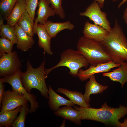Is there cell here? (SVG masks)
<instances>
[{
    "instance_id": "1",
    "label": "cell",
    "mask_w": 127,
    "mask_h": 127,
    "mask_svg": "<svg viewBox=\"0 0 127 127\" xmlns=\"http://www.w3.org/2000/svg\"><path fill=\"white\" fill-rule=\"evenodd\" d=\"M107 103H104L99 108L74 106L75 109L82 113V120L95 121L106 125L120 127L121 123L119 120L127 114V107L120 105L118 108H114L109 106Z\"/></svg>"
},
{
    "instance_id": "2",
    "label": "cell",
    "mask_w": 127,
    "mask_h": 127,
    "mask_svg": "<svg viewBox=\"0 0 127 127\" xmlns=\"http://www.w3.org/2000/svg\"><path fill=\"white\" fill-rule=\"evenodd\" d=\"M101 43L115 64L127 62V39L116 18L113 28Z\"/></svg>"
},
{
    "instance_id": "3",
    "label": "cell",
    "mask_w": 127,
    "mask_h": 127,
    "mask_svg": "<svg viewBox=\"0 0 127 127\" xmlns=\"http://www.w3.org/2000/svg\"><path fill=\"white\" fill-rule=\"evenodd\" d=\"M45 59L39 67L34 68L28 59L25 72H21V79L26 91L30 93L33 88L38 89L44 97L49 98L48 91L45 82Z\"/></svg>"
},
{
    "instance_id": "4",
    "label": "cell",
    "mask_w": 127,
    "mask_h": 127,
    "mask_svg": "<svg viewBox=\"0 0 127 127\" xmlns=\"http://www.w3.org/2000/svg\"><path fill=\"white\" fill-rule=\"evenodd\" d=\"M77 48V51L85 57L91 65L112 61L101 43L84 36L79 38Z\"/></svg>"
},
{
    "instance_id": "5",
    "label": "cell",
    "mask_w": 127,
    "mask_h": 127,
    "mask_svg": "<svg viewBox=\"0 0 127 127\" xmlns=\"http://www.w3.org/2000/svg\"><path fill=\"white\" fill-rule=\"evenodd\" d=\"M89 64L86 59L77 50L68 49L62 52L60 60L56 65L50 68L45 69V77L46 78L52 70L61 66L68 68L70 70L69 74L73 76H77L79 69L83 67L87 68Z\"/></svg>"
},
{
    "instance_id": "6",
    "label": "cell",
    "mask_w": 127,
    "mask_h": 127,
    "mask_svg": "<svg viewBox=\"0 0 127 127\" xmlns=\"http://www.w3.org/2000/svg\"><path fill=\"white\" fill-rule=\"evenodd\" d=\"M21 72L20 69H19L12 75L3 77H2L3 82L4 83L9 84L12 86V90L23 94L26 97L30 104L29 113H33L39 107V103L36 100V96L28 92L23 86L21 79Z\"/></svg>"
},
{
    "instance_id": "7",
    "label": "cell",
    "mask_w": 127,
    "mask_h": 127,
    "mask_svg": "<svg viewBox=\"0 0 127 127\" xmlns=\"http://www.w3.org/2000/svg\"><path fill=\"white\" fill-rule=\"evenodd\" d=\"M0 76L11 75L22 66V63L17 52L0 53Z\"/></svg>"
},
{
    "instance_id": "8",
    "label": "cell",
    "mask_w": 127,
    "mask_h": 127,
    "mask_svg": "<svg viewBox=\"0 0 127 127\" xmlns=\"http://www.w3.org/2000/svg\"><path fill=\"white\" fill-rule=\"evenodd\" d=\"M99 3L94 0L83 12H80L79 15L88 17L94 24L99 25L109 32L112 28L110 23L107 18V14L101 10Z\"/></svg>"
},
{
    "instance_id": "9",
    "label": "cell",
    "mask_w": 127,
    "mask_h": 127,
    "mask_svg": "<svg viewBox=\"0 0 127 127\" xmlns=\"http://www.w3.org/2000/svg\"><path fill=\"white\" fill-rule=\"evenodd\" d=\"M28 101L23 95L8 90L4 91L1 101L0 111L11 110L28 103Z\"/></svg>"
},
{
    "instance_id": "10",
    "label": "cell",
    "mask_w": 127,
    "mask_h": 127,
    "mask_svg": "<svg viewBox=\"0 0 127 127\" xmlns=\"http://www.w3.org/2000/svg\"><path fill=\"white\" fill-rule=\"evenodd\" d=\"M120 65V64H116L112 61L91 65L89 68L85 70L81 68L79 69L78 76L81 81H85L95 74L108 72L111 69L119 67Z\"/></svg>"
},
{
    "instance_id": "11",
    "label": "cell",
    "mask_w": 127,
    "mask_h": 127,
    "mask_svg": "<svg viewBox=\"0 0 127 127\" xmlns=\"http://www.w3.org/2000/svg\"><path fill=\"white\" fill-rule=\"evenodd\" d=\"M85 37L99 43L103 41L109 32L101 26L86 21L84 24L83 31Z\"/></svg>"
},
{
    "instance_id": "12",
    "label": "cell",
    "mask_w": 127,
    "mask_h": 127,
    "mask_svg": "<svg viewBox=\"0 0 127 127\" xmlns=\"http://www.w3.org/2000/svg\"><path fill=\"white\" fill-rule=\"evenodd\" d=\"M37 17L35 19L33 28L34 34L36 33V28L38 23L44 24L48 18L56 14L54 9L50 6L47 0H39L38 2Z\"/></svg>"
},
{
    "instance_id": "13",
    "label": "cell",
    "mask_w": 127,
    "mask_h": 127,
    "mask_svg": "<svg viewBox=\"0 0 127 127\" xmlns=\"http://www.w3.org/2000/svg\"><path fill=\"white\" fill-rule=\"evenodd\" d=\"M14 27L17 40V48L24 52L28 51L35 43L33 37L28 35L17 24Z\"/></svg>"
},
{
    "instance_id": "14",
    "label": "cell",
    "mask_w": 127,
    "mask_h": 127,
    "mask_svg": "<svg viewBox=\"0 0 127 127\" xmlns=\"http://www.w3.org/2000/svg\"><path fill=\"white\" fill-rule=\"evenodd\" d=\"M89 79V80L85 86V91L83 95L85 102L90 106V95L102 93L107 88L108 86L103 85L98 83L96 80L94 75L91 76Z\"/></svg>"
},
{
    "instance_id": "15",
    "label": "cell",
    "mask_w": 127,
    "mask_h": 127,
    "mask_svg": "<svg viewBox=\"0 0 127 127\" xmlns=\"http://www.w3.org/2000/svg\"><path fill=\"white\" fill-rule=\"evenodd\" d=\"M55 115L71 121L75 124H81L82 114L80 111L73 109L71 106H65L59 108L55 111Z\"/></svg>"
},
{
    "instance_id": "16",
    "label": "cell",
    "mask_w": 127,
    "mask_h": 127,
    "mask_svg": "<svg viewBox=\"0 0 127 127\" xmlns=\"http://www.w3.org/2000/svg\"><path fill=\"white\" fill-rule=\"evenodd\" d=\"M36 31L38 38V44L39 46L43 48L44 52L48 54L52 55L53 53L51 48L52 37L48 33L44 25L38 24Z\"/></svg>"
},
{
    "instance_id": "17",
    "label": "cell",
    "mask_w": 127,
    "mask_h": 127,
    "mask_svg": "<svg viewBox=\"0 0 127 127\" xmlns=\"http://www.w3.org/2000/svg\"><path fill=\"white\" fill-rule=\"evenodd\" d=\"M49 100L48 104L51 109L56 111L61 106H74L75 104L70 100L61 96L55 92L50 85L49 86Z\"/></svg>"
},
{
    "instance_id": "18",
    "label": "cell",
    "mask_w": 127,
    "mask_h": 127,
    "mask_svg": "<svg viewBox=\"0 0 127 127\" xmlns=\"http://www.w3.org/2000/svg\"><path fill=\"white\" fill-rule=\"evenodd\" d=\"M103 75L108 77L113 81L119 82L123 88L127 82V62H122L117 68L111 72L104 73Z\"/></svg>"
},
{
    "instance_id": "19",
    "label": "cell",
    "mask_w": 127,
    "mask_h": 127,
    "mask_svg": "<svg viewBox=\"0 0 127 127\" xmlns=\"http://www.w3.org/2000/svg\"><path fill=\"white\" fill-rule=\"evenodd\" d=\"M44 25L52 38L55 37L57 34L62 30H72L75 28L74 25L70 21L55 23L48 20Z\"/></svg>"
},
{
    "instance_id": "20",
    "label": "cell",
    "mask_w": 127,
    "mask_h": 127,
    "mask_svg": "<svg viewBox=\"0 0 127 127\" xmlns=\"http://www.w3.org/2000/svg\"><path fill=\"white\" fill-rule=\"evenodd\" d=\"M26 10V0H18L6 20L7 24L14 26Z\"/></svg>"
},
{
    "instance_id": "21",
    "label": "cell",
    "mask_w": 127,
    "mask_h": 127,
    "mask_svg": "<svg viewBox=\"0 0 127 127\" xmlns=\"http://www.w3.org/2000/svg\"><path fill=\"white\" fill-rule=\"evenodd\" d=\"M56 91L65 95L75 104L82 107H90L85 102L83 95L81 92L71 91L66 88L60 87L58 88Z\"/></svg>"
},
{
    "instance_id": "22",
    "label": "cell",
    "mask_w": 127,
    "mask_h": 127,
    "mask_svg": "<svg viewBox=\"0 0 127 127\" xmlns=\"http://www.w3.org/2000/svg\"><path fill=\"white\" fill-rule=\"evenodd\" d=\"M22 106L11 110L0 111V127H11L12 123L20 112Z\"/></svg>"
},
{
    "instance_id": "23",
    "label": "cell",
    "mask_w": 127,
    "mask_h": 127,
    "mask_svg": "<svg viewBox=\"0 0 127 127\" xmlns=\"http://www.w3.org/2000/svg\"><path fill=\"white\" fill-rule=\"evenodd\" d=\"M0 21V36L1 38H6L13 42L17 44V40L14 26L7 24H3L4 19L1 15Z\"/></svg>"
},
{
    "instance_id": "24",
    "label": "cell",
    "mask_w": 127,
    "mask_h": 127,
    "mask_svg": "<svg viewBox=\"0 0 127 127\" xmlns=\"http://www.w3.org/2000/svg\"><path fill=\"white\" fill-rule=\"evenodd\" d=\"M34 20L26 10L17 24L28 35L33 37L34 34L33 28L34 22Z\"/></svg>"
},
{
    "instance_id": "25",
    "label": "cell",
    "mask_w": 127,
    "mask_h": 127,
    "mask_svg": "<svg viewBox=\"0 0 127 127\" xmlns=\"http://www.w3.org/2000/svg\"><path fill=\"white\" fill-rule=\"evenodd\" d=\"M18 0H1L0 2V15L6 20Z\"/></svg>"
},
{
    "instance_id": "26",
    "label": "cell",
    "mask_w": 127,
    "mask_h": 127,
    "mask_svg": "<svg viewBox=\"0 0 127 127\" xmlns=\"http://www.w3.org/2000/svg\"><path fill=\"white\" fill-rule=\"evenodd\" d=\"M28 104L27 103L22 106L20 114L12 125V127H24L26 116L29 110Z\"/></svg>"
},
{
    "instance_id": "27",
    "label": "cell",
    "mask_w": 127,
    "mask_h": 127,
    "mask_svg": "<svg viewBox=\"0 0 127 127\" xmlns=\"http://www.w3.org/2000/svg\"><path fill=\"white\" fill-rule=\"evenodd\" d=\"M51 6L55 11L56 14L62 19L65 17L64 9L62 6L63 0H47Z\"/></svg>"
},
{
    "instance_id": "28",
    "label": "cell",
    "mask_w": 127,
    "mask_h": 127,
    "mask_svg": "<svg viewBox=\"0 0 127 127\" xmlns=\"http://www.w3.org/2000/svg\"><path fill=\"white\" fill-rule=\"evenodd\" d=\"M14 44L8 39L4 38H0V53L11 52Z\"/></svg>"
},
{
    "instance_id": "29",
    "label": "cell",
    "mask_w": 127,
    "mask_h": 127,
    "mask_svg": "<svg viewBox=\"0 0 127 127\" xmlns=\"http://www.w3.org/2000/svg\"><path fill=\"white\" fill-rule=\"evenodd\" d=\"M26 10L30 16L34 20L36 8L38 6V0H26Z\"/></svg>"
},
{
    "instance_id": "30",
    "label": "cell",
    "mask_w": 127,
    "mask_h": 127,
    "mask_svg": "<svg viewBox=\"0 0 127 127\" xmlns=\"http://www.w3.org/2000/svg\"><path fill=\"white\" fill-rule=\"evenodd\" d=\"M2 78L0 79V107H1V104L3 95L4 91V86Z\"/></svg>"
},
{
    "instance_id": "31",
    "label": "cell",
    "mask_w": 127,
    "mask_h": 127,
    "mask_svg": "<svg viewBox=\"0 0 127 127\" xmlns=\"http://www.w3.org/2000/svg\"><path fill=\"white\" fill-rule=\"evenodd\" d=\"M96 1L99 3V6L100 8H102L103 7L104 2V0H93ZM113 1H115L117 0H112Z\"/></svg>"
},
{
    "instance_id": "32",
    "label": "cell",
    "mask_w": 127,
    "mask_h": 127,
    "mask_svg": "<svg viewBox=\"0 0 127 127\" xmlns=\"http://www.w3.org/2000/svg\"><path fill=\"white\" fill-rule=\"evenodd\" d=\"M123 18L127 25V7L126 8L123 12Z\"/></svg>"
},
{
    "instance_id": "33",
    "label": "cell",
    "mask_w": 127,
    "mask_h": 127,
    "mask_svg": "<svg viewBox=\"0 0 127 127\" xmlns=\"http://www.w3.org/2000/svg\"><path fill=\"white\" fill-rule=\"evenodd\" d=\"M120 127H127V118L124 120L123 123H121Z\"/></svg>"
},
{
    "instance_id": "34",
    "label": "cell",
    "mask_w": 127,
    "mask_h": 127,
    "mask_svg": "<svg viewBox=\"0 0 127 127\" xmlns=\"http://www.w3.org/2000/svg\"><path fill=\"white\" fill-rule=\"evenodd\" d=\"M127 1V0H123L122 1L119 3L118 6V8H119L121 6L123 5Z\"/></svg>"
},
{
    "instance_id": "35",
    "label": "cell",
    "mask_w": 127,
    "mask_h": 127,
    "mask_svg": "<svg viewBox=\"0 0 127 127\" xmlns=\"http://www.w3.org/2000/svg\"></svg>"
}]
</instances>
